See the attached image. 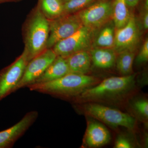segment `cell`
Masks as SVG:
<instances>
[{
    "mask_svg": "<svg viewBox=\"0 0 148 148\" xmlns=\"http://www.w3.org/2000/svg\"><path fill=\"white\" fill-rule=\"evenodd\" d=\"M137 74L106 78L72 99L73 104L88 102L106 105H125L137 91Z\"/></svg>",
    "mask_w": 148,
    "mask_h": 148,
    "instance_id": "6da1fadb",
    "label": "cell"
},
{
    "mask_svg": "<svg viewBox=\"0 0 148 148\" xmlns=\"http://www.w3.org/2000/svg\"><path fill=\"white\" fill-rule=\"evenodd\" d=\"M101 81L98 78L93 76L70 73L55 80L32 84L26 87L32 91L71 101L85 90Z\"/></svg>",
    "mask_w": 148,
    "mask_h": 148,
    "instance_id": "7a4b0ae2",
    "label": "cell"
},
{
    "mask_svg": "<svg viewBox=\"0 0 148 148\" xmlns=\"http://www.w3.org/2000/svg\"><path fill=\"white\" fill-rule=\"evenodd\" d=\"M49 21L38 5L31 12L24 27V51L29 61L47 49Z\"/></svg>",
    "mask_w": 148,
    "mask_h": 148,
    "instance_id": "3957f363",
    "label": "cell"
},
{
    "mask_svg": "<svg viewBox=\"0 0 148 148\" xmlns=\"http://www.w3.org/2000/svg\"><path fill=\"white\" fill-rule=\"evenodd\" d=\"M73 104L75 108L80 114L112 128L124 127L132 132L137 128V121L131 115L107 105L91 102Z\"/></svg>",
    "mask_w": 148,
    "mask_h": 148,
    "instance_id": "277c9868",
    "label": "cell"
},
{
    "mask_svg": "<svg viewBox=\"0 0 148 148\" xmlns=\"http://www.w3.org/2000/svg\"><path fill=\"white\" fill-rule=\"evenodd\" d=\"M93 30L83 26L71 36L56 43L52 49L57 56L65 58L78 51L86 50L91 44Z\"/></svg>",
    "mask_w": 148,
    "mask_h": 148,
    "instance_id": "5b68a950",
    "label": "cell"
},
{
    "mask_svg": "<svg viewBox=\"0 0 148 148\" xmlns=\"http://www.w3.org/2000/svg\"><path fill=\"white\" fill-rule=\"evenodd\" d=\"M29 62L24 50L14 62L0 71V101L14 92Z\"/></svg>",
    "mask_w": 148,
    "mask_h": 148,
    "instance_id": "8992f818",
    "label": "cell"
},
{
    "mask_svg": "<svg viewBox=\"0 0 148 148\" xmlns=\"http://www.w3.org/2000/svg\"><path fill=\"white\" fill-rule=\"evenodd\" d=\"M49 33L47 48L53 47L56 43L71 36L83 25L77 14H64L49 20Z\"/></svg>",
    "mask_w": 148,
    "mask_h": 148,
    "instance_id": "52a82bcc",
    "label": "cell"
},
{
    "mask_svg": "<svg viewBox=\"0 0 148 148\" xmlns=\"http://www.w3.org/2000/svg\"><path fill=\"white\" fill-rule=\"evenodd\" d=\"M56 56L52 48L47 49L30 60L26 66L21 80L15 88L14 92L34 82L55 60Z\"/></svg>",
    "mask_w": 148,
    "mask_h": 148,
    "instance_id": "ba28073f",
    "label": "cell"
},
{
    "mask_svg": "<svg viewBox=\"0 0 148 148\" xmlns=\"http://www.w3.org/2000/svg\"><path fill=\"white\" fill-rule=\"evenodd\" d=\"M112 4L102 1L82 10L77 15L83 25L94 30L106 23L112 16Z\"/></svg>",
    "mask_w": 148,
    "mask_h": 148,
    "instance_id": "9c48e42d",
    "label": "cell"
},
{
    "mask_svg": "<svg viewBox=\"0 0 148 148\" xmlns=\"http://www.w3.org/2000/svg\"><path fill=\"white\" fill-rule=\"evenodd\" d=\"M139 39V29L136 19L131 15L127 24L116 29L115 32L114 49L118 53L123 51H133Z\"/></svg>",
    "mask_w": 148,
    "mask_h": 148,
    "instance_id": "30bf717a",
    "label": "cell"
},
{
    "mask_svg": "<svg viewBox=\"0 0 148 148\" xmlns=\"http://www.w3.org/2000/svg\"><path fill=\"white\" fill-rule=\"evenodd\" d=\"M38 116L36 111L27 113L18 123L8 129L0 132V148H11L29 127L34 123Z\"/></svg>",
    "mask_w": 148,
    "mask_h": 148,
    "instance_id": "8fae6325",
    "label": "cell"
},
{
    "mask_svg": "<svg viewBox=\"0 0 148 148\" xmlns=\"http://www.w3.org/2000/svg\"><path fill=\"white\" fill-rule=\"evenodd\" d=\"M89 118L83 140V147H101L108 144L111 140V134L108 130L101 122Z\"/></svg>",
    "mask_w": 148,
    "mask_h": 148,
    "instance_id": "7c38bea8",
    "label": "cell"
},
{
    "mask_svg": "<svg viewBox=\"0 0 148 148\" xmlns=\"http://www.w3.org/2000/svg\"><path fill=\"white\" fill-rule=\"evenodd\" d=\"M70 73L71 72L66 58L57 56L43 73L32 84L42 83L52 81Z\"/></svg>",
    "mask_w": 148,
    "mask_h": 148,
    "instance_id": "4fadbf2b",
    "label": "cell"
},
{
    "mask_svg": "<svg viewBox=\"0 0 148 148\" xmlns=\"http://www.w3.org/2000/svg\"><path fill=\"white\" fill-rule=\"evenodd\" d=\"M90 54L92 63L98 69H108L115 65L117 56L114 49L96 47Z\"/></svg>",
    "mask_w": 148,
    "mask_h": 148,
    "instance_id": "5bb4252c",
    "label": "cell"
},
{
    "mask_svg": "<svg viewBox=\"0 0 148 148\" xmlns=\"http://www.w3.org/2000/svg\"><path fill=\"white\" fill-rule=\"evenodd\" d=\"M66 58L71 73L88 75L90 71L92 61L90 53L86 50L78 51Z\"/></svg>",
    "mask_w": 148,
    "mask_h": 148,
    "instance_id": "9a60e30c",
    "label": "cell"
},
{
    "mask_svg": "<svg viewBox=\"0 0 148 148\" xmlns=\"http://www.w3.org/2000/svg\"><path fill=\"white\" fill-rule=\"evenodd\" d=\"M129 114L138 121L147 124L148 101L146 97H137L135 95L127 100L125 105Z\"/></svg>",
    "mask_w": 148,
    "mask_h": 148,
    "instance_id": "2e32d148",
    "label": "cell"
},
{
    "mask_svg": "<svg viewBox=\"0 0 148 148\" xmlns=\"http://www.w3.org/2000/svg\"><path fill=\"white\" fill-rule=\"evenodd\" d=\"M64 3L62 0H38L37 5L44 16L51 20L63 15Z\"/></svg>",
    "mask_w": 148,
    "mask_h": 148,
    "instance_id": "e0dca14e",
    "label": "cell"
},
{
    "mask_svg": "<svg viewBox=\"0 0 148 148\" xmlns=\"http://www.w3.org/2000/svg\"><path fill=\"white\" fill-rule=\"evenodd\" d=\"M130 16L125 0H115L112 5V17L116 28L118 29L124 27Z\"/></svg>",
    "mask_w": 148,
    "mask_h": 148,
    "instance_id": "ac0fdd59",
    "label": "cell"
},
{
    "mask_svg": "<svg viewBox=\"0 0 148 148\" xmlns=\"http://www.w3.org/2000/svg\"><path fill=\"white\" fill-rule=\"evenodd\" d=\"M135 54L133 51L125 50L119 53L115 65L118 72L121 76L133 74V64Z\"/></svg>",
    "mask_w": 148,
    "mask_h": 148,
    "instance_id": "d6986e66",
    "label": "cell"
},
{
    "mask_svg": "<svg viewBox=\"0 0 148 148\" xmlns=\"http://www.w3.org/2000/svg\"><path fill=\"white\" fill-rule=\"evenodd\" d=\"M114 34L112 26L103 28L95 39L94 45L96 47L112 48L114 46Z\"/></svg>",
    "mask_w": 148,
    "mask_h": 148,
    "instance_id": "ffe728a7",
    "label": "cell"
},
{
    "mask_svg": "<svg viewBox=\"0 0 148 148\" xmlns=\"http://www.w3.org/2000/svg\"><path fill=\"white\" fill-rule=\"evenodd\" d=\"M95 0H68L64 3L63 14H71L83 9Z\"/></svg>",
    "mask_w": 148,
    "mask_h": 148,
    "instance_id": "44dd1931",
    "label": "cell"
},
{
    "mask_svg": "<svg viewBox=\"0 0 148 148\" xmlns=\"http://www.w3.org/2000/svg\"><path fill=\"white\" fill-rule=\"evenodd\" d=\"M148 60V40L146 39L136 59V63L140 65L147 62Z\"/></svg>",
    "mask_w": 148,
    "mask_h": 148,
    "instance_id": "7402d4cb",
    "label": "cell"
},
{
    "mask_svg": "<svg viewBox=\"0 0 148 148\" xmlns=\"http://www.w3.org/2000/svg\"><path fill=\"white\" fill-rule=\"evenodd\" d=\"M116 148H132L134 147L132 142L127 137L123 135L118 136L114 144Z\"/></svg>",
    "mask_w": 148,
    "mask_h": 148,
    "instance_id": "603a6c76",
    "label": "cell"
},
{
    "mask_svg": "<svg viewBox=\"0 0 148 148\" xmlns=\"http://www.w3.org/2000/svg\"><path fill=\"white\" fill-rule=\"evenodd\" d=\"M142 23L144 29L147 30L148 28V10H145L142 18Z\"/></svg>",
    "mask_w": 148,
    "mask_h": 148,
    "instance_id": "cb8c5ba5",
    "label": "cell"
},
{
    "mask_svg": "<svg viewBox=\"0 0 148 148\" xmlns=\"http://www.w3.org/2000/svg\"><path fill=\"white\" fill-rule=\"evenodd\" d=\"M140 0H125L127 7L134 8L138 4Z\"/></svg>",
    "mask_w": 148,
    "mask_h": 148,
    "instance_id": "d4e9b609",
    "label": "cell"
},
{
    "mask_svg": "<svg viewBox=\"0 0 148 148\" xmlns=\"http://www.w3.org/2000/svg\"><path fill=\"white\" fill-rule=\"evenodd\" d=\"M21 0H0V4L6 2H17Z\"/></svg>",
    "mask_w": 148,
    "mask_h": 148,
    "instance_id": "484cf974",
    "label": "cell"
},
{
    "mask_svg": "<svg viewBox=\"0 0 148 148\" xmlns=\"http://www.w3.org/2000/svg\"><path fill=\"white\" fill-rule=\"evenodd\" d=\"M62 1H63V2H65L66 1H68V0H62Z\"/></svg>",
    "mask_w": 148,
    "mask_h": 148,
    "instance_id": "4316f807",
    "label": "cell"
}]
</instances>
